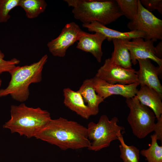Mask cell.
<instances>
[{
  "label": "cell",
  "instance_id": "3",
  "mask_svg": "<svg viewBox=\"0 0 162 162\" xmlns=\"http://www.w3.org/2000/svg\"><path fill=\"white\" fill-rule=\"evenodd\" d=\"M82 24L96 21L105 26L123 16L116 0H64Z\"/></svg>",
  "mask_w": 162,
  "mask_h": 162
},
{
  "label": "cell",
  "instance_id": "16",
  "mask_svg": "<svg viewBox=\"0 0 162 162\" xmlns=\"http://www.w3.org/2000/svg\"><path fill=\"white\" fill-rule=\"evenodd\" d=\"M136 96L141 104L153 111L157 119L162 115V97L154 89L146 86H140Z\"/></svg>",
  "mask_w": 162,
  "mask_h": 162
},
{
  "label": "cell",
  "instance_id": "13",
  "mask_svg": "<svg viewBox=\"0 0 162 162\" xmlns=\"http://www.w3.org/2000/svg\"><path fill=\"white\" fill-rule=\"evenodd\" d=\"M106 39V38L99 33L91 34L82 30L78 37L76 48L91 53L100 63L103 55L102 45Z\"/></svg>",
  "mask_w": 162,
  "mask_h": 162
},
{
  "label": "cell",
  "instance_id": "20",
  "mask_svg": "<svg viewBox=\"0 0 162 162\" xmlns=\"http://www.w3.org/2000/svg\"><path fill=\"white\" fill-rule=\"evenodd\" d=\"M151 143L147 149H143L140 154L146 157L148 162H162V145L159 146L154 134L150 136Z\"/></svg>",
  "mask_w": 162,
  "mask_h": 162
},
{
  "label": "cell",
  "instance_id": "7",
  "mask_svg": "<svg viewBox=\"0 0 162 162\" xmlns=\"http://www.w3.org/2000/svg\"><path fill=\"white\" fill-rule=\"evenodd\" d=\"M130 31L137 30L145 35V40L154 42L162 40V20L146 9L139 1L138 10L135 17L127 25Z\"/></svg>",
  "mask_w": 162,
  "mask_h": 162
},
{
  "label": "cell",
  "instance_id": "8",
  "mask_svg": "<svg viewBox=\"0 0 162 162\" xmlns=\"http://www.w3.org/2000/svg\"><path fill=\"white\" fill-rule=\"evenodd\" d=\"M95 77L112 84L127 85L138 82L135 69L125 68L117 65L110 58L105 60Z\"/></svg>",
  "mask_w": 162,
  "mask_h": 162
},
{
  "label": "cell",
  "instance_id": "28",
  "mask_svg": "<svg viewBox=\"0 0 162 162\" xmlns=\"http://www.w3.org/2000/svg\"><path fill=\"white\" fill-rule=\"evenodd\" d=\"M2 84V80L0 78V87L1 86Z\"/></svg>",
  "mask_w": 162,
  "mask_h": 162
},
{
  "label": "cell",
  "instance_id": "17",
  "mask_svg": "<svg viewBox=\"0 0 162 162\" xmlns=\"http://www.w3.org/2000/svg\"><path fill=\"white\" fill-rule=\"evenodd\" d=\"M78 91L90 110L92 116L97 115L99 112V105L104 101V99L96 92L92 79L84 80Z\"/></svg>",
  "mask_w": 162,
  "mask_h": 162
},
{
  "label": "cell",
  "instance_id": "27",
  "mask_svg": "<svg viewBox=\"0 0 162 162\" xmlns=\"http://www.w3.org/2000/svg\"><path fill=\"white\" fill-rule=\"evenodd\" d=\"M155 55L158 58L162 59V41L159 42L154 47Z\"/></svg>",
  "mask_w": 162,
  "mask_h": 162
},
{
  "label": "cell",
  "instance_id": "10",
  "mask_svg": "<svg viewBox=\"0 0 162 162\" xmlns=\"http://www.w3.org/2000/svg\"><path fill=\"white\" fill-rule=\"evenodd\" d=\"M154 42L152 40H145L141 38H134L131 41L126 40L125 45L129 51L132 64L136 65L139 59H148L162 68V59L155 55Z\"/></svg>",
  "mask_w": 162,
  "mask_h": 162
},
{
  "label": "cell",
  "instance_id": "1",
  "mask_svg": "<svg viewBox=\"0 0 162 162\" xmlns=\"http://www.w3.org/2000/svg\"><path fill=\"white\" fill-rule=\"evenodd\" d=\"M35 137L63 150L88 148L90 144L86 127L61 117L51 119Z\"/></svg>",
  "mask_w": 162,
  "mask_h": 162
},
{
  "label": "cell",
  "instance_id": "9",
  "mask_svg": "<svg viewBox=\"0 0 162 162\" xmlns=\"http://www.w3.org/2000/svg\"><path fill=\"white\" fill-rule=\"evenodd\" d=\"M82 31L75 22L67 23L58 36L47 44L50 52L55 56L64 57L68 48L77 41Z\"/></svg>",
  "mask_w": 162,
  "mask_h": 162
},
{
  "label": "cell",
  "instance_id": "5",
  "mask_svg": "<svg viewBox=\"0 0 162 162\" xmlns=\"http://www.w3.org/2000/svg\"><path fill=\"white\" fill-rule=\"evenodd\" d=\"M118 120L114 117L110 120L105 115H101L98 123L90 122L87 127L88 136L90 141L89 150L97 151L109 147L112 141L124 130L123 127L118 125Z\"/></svg>",
  "mask_w": 162,
  "mask_h": 162
},
{
  "label": "cell",
  "instance_id": "2",
  "mask_svg": "<svg viewBox=\"0 0 162 162\" xmlns=\"http://www.w3.org/2000/svg\"><path fill=\"white\" fill-rule=\"evenodd\" d=\"M10 118L3 125L12 133L27 138L34 137L51 119L50 112L40 107H29L24 103L10 106Z\"/></svg>",
  "mask_w": 162,
  "mask_h": 162
},
{
  "label": "cell",
  "instance_id": "26",
  "mask_svg": "<svg viewBox=\"0 0 162 162\" xmlns=\"http://www.w3.org/2000/svg\"><path fill=\"white\" fill-rule=\"evenodd\" d=\"M158 121L155 123L153 131L157 140H159L162 144V115L157 119Z\"/></svg>",
  "mask_w": 162,
  "mask_h": 162
},
{
  "label": "cell",
  "instance_id": "6",
  "mask_svg": "<svg viewBox=\"0 0 162 162\" xmlns=\"http://www.w3.org/2000/svg\"><path fill=\"white\" fill-rule=\"evenodd\" d=\"M125 102L130 110L127 121L134 135L142 139L153 131L156 116L148 107L140 103L136 95L127 98Z\"/></svg>",
  "mask_w": 162,
  "mask_h": 162
},
{
  "label": "cell",
  "instance_id": "23",
  "mask_svg": "<svg viewBox=\"0 0 162 162\" xmlns=\"http://www.w3.org/2000/svg\"><path fill=\"white\" fill-rule=\"evenodd\" d=\"M20 0H0V23L7 22L10 17V12L19 6Z\"/></svg>",
  "mask_w": 162,
  "mask_h": 162
},
{
  "label": "cell",
  "instance_id": "18",
  "mask_svg": "<svg viewBox=\"0 0 162 162\" xmlns=\"http://www.w3.org/2000/svg\"><path fill=\"white\" fill-rule=\"evenodd\" d=\"M126 40L114 39L112 40L114 49L110 58L111 61L114 64L123 68L131 69L130 54L125 45Z\"/></svg>",
  "mask_w": 162,
  "mask_h": 162
},
{
  "label": "cell",
  "instance_id": "14",
  "mask_svg": "<svg viewBox=\"0 0 162 162\" xmlns=\"http://www.w3.org/2000/svg\"><path fill=\"white\" fill-rule=\"evenodd\" d=\"M83 27L89 32H98L104 35L109 41L114 39L130 40L134 38H141L145 39V34L138 31L134 30L122 32L112 29L96 21H92L88 24H82Z\"/></svg>",
  "mask_w": 162,
  "mask_h": 162
},
{
  "label": "cell",
  "instance_id": "25",
  "mask_svg": "<svg viewBox=\"0 0 162 162\" xmlns=\"http://www.w3.org/2000/svg\"><path fill=\"white\" fill-rule=\"evenodd\" d=\"M140 1L143 7L149 11L157 10L162 14V0H141Z\"/></svg>",
  "mask_w": 162,
  "mask_h": 162
},
{
  "label": "cell",
  "instance_id": "19",
  "mask_svg": "<svg viewBox=\"0 0 162 162\" xmlns=\"http://www.w3.org/2000/svg\"><path fill=\"white\" fill-rule=\"evenodd\" d=\"M47 4L44 0H20L19 6L25 11L29 19L38 17L45 10Z\"/></svg>",
  "mask_w": 162,
  "mask_h": 162
},
{
  "label": "cell",
  "instance_id": "15",
  "mask_svg": "<svg viewBox=\"0 0 162 162\" xmlns=\"http://www.w3.org/2000/svg\"><path fill=\"white\" fill-rule=\"evenodd\" d=\"M63 92L65 106L84 118L88 119L92 116L90 110L78 91H75L67 88H64Z\"/></svg>",
  "mask_w": 162,
  "mask_h": 162
},
{
  "label": "cell",
  "instance_id": "12",
  "mask_svg": "<svg viewBox=\"0 0 162 162\" xmlns=\"http://www.w3.org/2000/svg\"><path fill=\"white\" fill-rule=\"evenodd\" d=\"M92 79L97 93L104 99L112 95H120L127 98L134 97L138 90V82L127 85L112 84L97 78Z\"/></svg>",
  "mask_w": 162,
  "mask_h": 162
},
{
  "label": "cell",
  "instance_id": "24",
  "mask_svg": "<svg viewBox=\"0 0 162 162\" xmlns=\"http://www.w3.org/2000/svg\"><path fill=\"white\" fill-rule=\"evenodd\" d=\"M4 57V54L0 50V74L5 72L9 73L20 63V61L16 58L6 60Z\"/></svg>",
  "mask_w": 162,
  "mask_h": 162
},
{
  "label": "cell",
  "instance_id": "22",
  "mask_svg": "<svg viewBox=\"0 0 162 162\" xmlns=\"http://www.w3.org/2000/svg\"><path fill=\"white\" fill-rule=\"evenodd\" d=\"M123 15L130 20L136 16L138 11L139 0H116Z\"/></svg>",
  "mask_w": 162,
  "mask_h": 162
},
{
  "label": "cell",
  "instance_id": "4",
  "mask_svg": "<svg viewBox=\"0 0 162 162\" xmlns=\"http://www.w3.org/2000/svg\"><path fill=\"white\" fill-rule=\"evenodd\" d=\"M48 58L46 54L30 65L16 66L9 73L11 79L7 86L0 89V97L10 95L13 99L21 102L27 100L30 94L29 86L41 81L42 70Z\"/></svg>",
  "mask_w": 162,
  "mask_h": 162
},
{
  "label": "cell",
  "instance_id": "11",
  "mask_svg": "<svg viewBox=\"0 0 162 162\" xmlns=\"http://www.w3.org/2000/svg\"><path fill=\"white\" fill-rule=\"evenodd\" d=\"M137 61L139 69L136 74L140 86L152 88L162 97V86L159 78L162 74V68L155 66L148 59H139Z\"/></svg>",
  "mask_w": 162,
  "mask_h": 162
},
{
  "label": "cell",
  "instance_id": "21",
  "mask_svg": "<svg viewBox=\"0 0 162 162\" xmlns=\"http://www.w3.org/2000/svg\"><path fill=\"white\" fill-rule=\"evenodd\" d=\"M120 144L119 148L120 157L124 162H139L140 150L135 146H128L125 143L122 134L118 137Z\"/></svg>",
  "mask_w": 162,
  "mask_h": 162
}]
</instances>
